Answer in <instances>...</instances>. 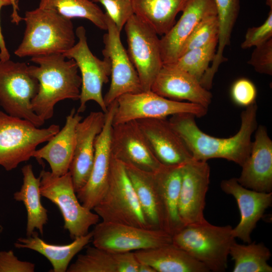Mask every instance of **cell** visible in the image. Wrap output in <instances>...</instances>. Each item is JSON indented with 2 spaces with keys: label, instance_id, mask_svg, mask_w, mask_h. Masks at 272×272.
Listing matches in <instances>:
<instances>
[{
  "label": "cell",
  "instance_id": "obj_44",
  "mask_svg": "<svg viewBox=\"0 0 272 272\" xmlns=\"http://www.w3.org/2000/svg\"><path fill=\"white\" fill-rule=\"evenodd\" d=\"M3 231V227L1 224H0V237H1V235Z\"/></svg>",
  "mask_w": 272,
  "mask_h": 272
},
{
  "label": "cell",
  "instance_id": "obj_7",
  "mask_svg": "<svg viewBox=\"0 0 272 272\" xmlns=\"http://www.w3.org/2000/svg\"><path fill=\"white\" fill-rule=\"evenodd\" d=\"M39 89L38 80L23 62L0 60V105L5 112L40 127L45 121L32 108V101Z\"/></svg>",
  "mask_w": 272,
  "mask_h": 272
},
{
  "label": "cell",
  "instance_id": "obj_31",
  "mask_svg": "<svg viewBox=\"0 0 272 272\" xmlns=\"http://www.w3.org/2000/svg\"><path fill=\"white\" fill-rule=\"evenodd\" d=\"M229 255L234 261L233 272H271L267 262L270 250L262 243L250 242L246 245L235 241L231 246Z\"/></svg>",
  "mask_w": 272,
  "mask_h": 272
},
{
  "label": "cell",
  "instance_id": "obj_35",
  "mask_svg": "<svg viewBox=\"0 0 272 272\" xmlns=\"http://www.w3.org/2000/svg\"><path fill=\"white\" fill-rule=\"evenodd\" d=\"M99 3L121 32L128 20L134 14L131 0H91Z\"/></svg>",
  "mask_w": 272,
  "mask_h": 272
},
{
  "label": "cell",
  "instance_id": "obj_20",
  "mask_svg": "<svg viewBox=\"0 0 272 272\" xmlns=\"http://www.w3.org/2000/svg\"><path fill=\"white\" fill-rule=\"evenodd\" d=\"M182 12L178 21L160 39L163 64L174 63L178 59L184 42L201 20L217 15L214 0H188Z\"/></svg>",
  "mask_w": 272,
  "mask_h": 272
},
{
  "label": "cell",
  "instance_id": "obj_2",
  "mask_svg": "<svg viewBox=\"0 0 272 272\" xmlns=\"http://www.w3.org/2000/svg\"><path fill=\"white\" fill-rule=\"evenodd\" d=\"M31 60L38 65H29V72L39 83L32 108L45 121L52 117L58 102L79 100L82 79L75 61L66 58L62 53L34 56Z\"/></svg>",
  "mask_w": 272,
  "mask_h": 272
},
{
  "label": "cell",
  "instance_id": "obj_18",
  "mask_svg": "<svg viewBox=\"0 0 272 272\" xmlns=\"http://www.w3.org/2000/svg\"><path fill=\"white\" fill-rule=\"evenodd\" d=\"M136 121L153 153L162 164L180 165L192 159L186 145L167 118Z\"/></svg>",
  "mask_w": 272,
  "mask_h": 272
},
{
  "label": "cell",
  "instance_id": "obj_36",
  "mask_svg": "<svg viewBox=\"0 0 272 272\" xmlns=\"http://www.w3.org/2000/svg\"><path fill=\"white\" fill-rule=\"evenodd\" d=\"M217 11L219 27L222 32L232 30L238 18L240 0H214Z\"/></svg>",
  "mask_w": 272,
  "mask_h": 272
},
{
  "label": "cell",
  "instance_id": "obj_42",
  "mask_svg": "<svg viewBox=\"0 0 272 272\" xmlns=\"http://www.w3.org/2000/svg\"><path fill=\"white\" fill-rule=\"evenodd\" d=\"M138 272H156V270L148 264L140 262L138 267Z\"/></svg>",
  "mask_w": 272,
  "mask_h": 272
},
{
  "label": "cell",
  "instance_id": "obj_39",
  "mask_svg": "<svg viewBox=\"0 0 272 272\" xmlns=\"http://www.w3.org/2000/svg\"><path fill=\"white\" fill-rule=\"evenodd\" d=\"M272 38V9L264 23L259 26L249 28L241 44L242 49L256 47Z\"/></svg>",
  "mask_w": 272,
  "mask_h": 272
},
{
  "label": "cell",
  "instance_id": "obj_38",
  "mask_svg": "<svg viewBox=\"0 0 272 272\" xmlns=\"http://www.w3.org/2000/svg\"><path fill=\"white\" fill-rule=\"evenodd\" d=\"M231 97L237 105L248 107L254 103L257 95L254 84L246 78L237 80L232 85Z\"/></svg>",
  "mask_w": 272,
  "mask_h": 272
},
{
  "label": "cell",
  "instance_id": "obj_5",
  "mask_svg": "<svg viewBox=\"0 0 272 272\" xmlns=\"http://www.w3.org/2000/svg\"><path fill=\"white\" fill-rule=\"evenodd\" d=\"M93 210L103 222L150 228L124 165L113 157L107 188Z\"/></svg>",
  "mask_w": 272,
  "mask_h": 272
},
{
  "label": "cell",
  "instance_id": "obj_15",
  "mask_svg": "<svg viewBox=\"0 0 272 272\" xmlns=\"http://www.w3.org/2000/svg\"><path fill=\"white\" fill-rule=\"evenodd\" d=\"M210 167L207 161L191 159L183 164L178 215L184 226L206 221L203 215Z\"/></svg>",
  "mask_w": 272,
  "mask_h": 272
},
{
  "label": "cell",
  "instance_id": "obj_21",
  "mask_svg": "<svg viewBox=\"0 0 272 272\" xmlns=\"http://www.w3.org/2000/svg\"><path fill=\"white\" fill-rule=\"evenodd\" d=\"M250 153L241 166L238 182L245 188L258 192L272 191V141L266 127L257 126Z\"/></svg>",
  "mask_w": 272,
  "mask_h": 272
},
{
  "label": "cell",
  "instance_id": "obj_8",
  "mask_svg": "<svg viewBox=\"0 0 272 272\" xmlns=\"http://www.w3.org/2000/svg\"><path fill=\"white\" fill-rule=\"evenodd\" d=\"M39 176L41 196L59 209L64 221L63 228L72 239L87 234L90 227L98 223L99 216L79 201L69 171L57 176L42 170Z\"/></svg>",
  "mask_w": 272,
  "mask_h": 272
},
{
  "label": "cell",
  "instance_id": "obj_6",
  "mask_svg": "<svg viewBox=\"0 0 272 272\" xmlns=\"http://www.w3.org/2000/svg\"><path fill=\"white\" fill-rule=\"evenodd\" d=\"M59 130L57 124L41 128L0 110V166L8 171L16 169L32 157L38 145L48 142Z\"/></svg>",
  "mask_w": 272,
  "mask_h": 272
},
{
  "label": "cell",
  "instance_id": "obj_16",
  "mask_svg": "<svg viewBox=\"0 0 272 272\" xmlns=\"http://www.w3.org/2000/svg\"><path fill=\"white\" fill-rule=\"evenodd\" d=\"M111 149L114 158L144 171L154 173L163 165L153 153L136 120L113 124Z\"/></svg>",
  "mask_w": 272,
  "mask_h": 272
},
{
  "label": "cell",
  "instance_id": "obj_13",
  "mask_svg": "<svg viewBox=\"0 0 272 272\" xmlns=\"http://www.w3.org/2000/svg\"><path fill=\"white\" fill-rule=\"evenodd\" d=\"M106 14L107 32L103 36L104 57L109 59L111 66V83L104 96L108 106L120 96L143 91L137 72L127 52L122 45L120 32L108 15Z\"/></svg>",
  "mask_w": 272,
  "mask_h": 272
},
{
  "label": "cell",
  "instance_id": "obj_32",
  "mask_svg": "<svg viewBox=\"0 0 272 272\" xmlns=\"http://www.w3.org/2000/svg\"><path fill=\"white\" fill-rule=\"evenodd\" d=\"M38 7L54 11L71 20L86 19L98 28L107 30L105 13L91 0H40Z\"/></svg>",
  "mask_w": 272,
  "mask_h": 272
},
{
  "label": "cell",
  "instance_id": "obj_9",
  "mask_svg": "<svg viewBox=\"0 0 272 272\" xmlns=\"http://www.w3.org/2000/svg\"><path fill=\"white\" fill-rule=\"evenodd\" d=\"M116 100L113 124L141 119L167 118L184 113L200 117L208 111V108L199 104L169 99L151 90L125 94Z\"/></svg>",
  "mask_w": 272,
  "mask_h": 272
},
{
  "label": "cell",
  "instance_id": "obj_22",
  "mask_svg": "<svg viewBox=\"0 0 272 272\" xmlns=\"http://www.w3.org/2000/svg\"><path fill=\"white\" fill-rule=\"evenodd\" d=\"M151 91L169 99L187 100L207 108L212 98L211 93L203 87L196 78L170 64L163 65Z\"/></svg>",
  "mask_w": 272,
  "mask_h": 272
},
{
  "label": "cell",
  "instance_id": "obj_43",
  "mask_svg": "<svg viewBox=\"0 0 272 272\" xmlns=\"http://www.w3.org/2000/svg\"><path fill=\"white\" fill-rule=\"evenodd\" d=\"M266 5L272 9V0H265Z\"/></svg>",
  "mask_w": 272,
  "mask_h": 272
},
{
  "label": "cell",
  "instance_id": "obj_30",
  "mask_svg": "<svg viewBox=\"0 0 272 272\" xmlns=\"http://www.w3.org/2000/svg\"><path fill=\"white\" fill-rule=\"evenodd\" d=\"M124 166L147 224L151 229H161L159 202L153 173L128 165Z\"/></svg>",
  "mask_w": 272,
  "mask_h": 272
},
{
  "label": "cell",
  "instance_id": "obj_28",
  "mask_svg": "<svg viewBox=\"0 0 272 272\" xmlns=\"http://www.w3.org/2000/svg\"><path fill=\"white\" fill-rule=\"evenodd\" d=\"M21 171L23 183L20 190L13 194V198L22 202L26 208V236H31L36 229L42 236L44 226L48 222V212L41 202L40 177H35L31 164L24 166Z\"/></svg>",
  "mask_w": 272,
  "mask_h": 272
},
{
  "label": "cell",
  "instance_id": "obj_40",
  "mask_svg": "<svg viewBox=\"0 0 272 272\" xmlns=\"http://www.w3.org/2000/svg\"><path fill=\"white\" fill-rule=\"evenodd\" d=\"M35 264L22 261L12 250L0 251V272H34Z\"/></svg>",
  "mask_w": 272,
  "mask_h": 272
},
{
  "label": "cell",
  "instance_id": "obj_24",
  "mask_svg": "<svg viewBox=\"0 0 272 272\" xmlns=\"http://www.w3.org/2000/svg\"><path fill=\"white\" fill-rule=\"evenodd\" d=\"M82 119L80 113L73 108L66 117L62 128L46 145L36 149L32 154V157L39 162L46 161L54 175L60 176L69 171L75 150L76 126Z\"/></svg>",
  "mask_w": 272,
  "mask_h": 272
},
{
  "label": "cell",
  "instance_id": "obj_27",
  "mask_svg": "<svg viewBox=\"0 0 272 272\" xmlns=\"http://www.w3.org/2000/svg\"><path fill=\"white\" fill-rule=\"evenodd\" d=\"M92 236V231L69 244L56 245L45 242L35 231L31 236L18 238L14 246L19 249L33 250L44 256L52 266L49 271L65 272L73 257L90 242Z\"/></svg>",
  "mask_w": 272,
  "mask_h": 272
},
{
  "label": "cell",
  "instance_id": "obj_1",
  "mask_svg": "<svg viewBox=\"0 0 272 272\" xmlns=\"http://www.w3.org/2000/svg\"><path fill=\"white\" fill-rule=\"evenodd\" d=\"M257 110L255 102L246 107L241 112L239 130L228 138H217L205 133L198 127L195 116L191 114H175L168 120L193 159L207 161L211 159L222 158L241 166L250 153L251 136L257 127Z\"/></svg>",
  "mask_w": 272,
  "mask_h": 272
},
{
  "label": "cell",
  "instance_id": "obj_19",
  "mask_svg": "<svg viewBox=\"0 0 272 272\" xmlns=\"http://www.w3.org/2000/svg\"><path fill=\"white\" fill-rule=\"evenodd\" d=\"M221 189L236 199L240 213V220L232 229L233 237L244 242H251V234L266 210L271 205L272 192H258L244 187L236 178L221 181Z\"/></svg>",
  "mask_w": 272,
  "mask_h": 272
},
{
  "label": "cell",
  "instance_id": "obj_37",
  "mask_svg": "<svg viewBox=\"0 0 272 272\" xmlns=\"http://www.w3.org/2000/svg\"><path fill=\"white\" fill-rule=\"evenodd\" d=\"M247 63L260 74L272 75V38L255 47Z\"/></svg>",
  "mask_w": 272,
  "mask_h": 272
},
{
  "label": "cell",
  "instance_id": "obj_26",
  "mask_svg": "<svg viewBox=\"0 0 272 272\" xmlns=\"http://www.w3.org/2000/svg\"><path fill=\"white\" fill-rule=\"evenodd\" d=\"M133 252L139 262L149 264L156 272L210 271L202 263L172 243Z\"/></svg>",
  "mask_w": 272,
  "mask_h": 272
},
{
  "label": "cell",
  "instance_id": "obj_3",
  "mask_svg": "<svg viewBox=\"0 0 272 272\" xmlns=\"http://www.w3.org/2000/svg\"><path fill=\"white\" fill-rule=\"evenodd\" d=\"M23 39L15 50L20 57L63 53L76 44V33L71 19L54 11L37 8L26 11Z\"/></svg>",
  "mask_w": 272,
  "mask_h": 272
},
{
  "label": "cell",
  "instance_id": "obj_14",
  "mask_svg": "<svg viewBox=\"0 0 272 272\" xmlns=\"http://www.w3.org/2000/svg\"><path fill=\"white\" fill-rule=\"evenodd\" d=\"M116 107V100L107 107L103 127L96 139L90 177L86 184L76 192L82 205L91 210L100 201L108 185L112 159L111 135Z\"/></svg>",
  "mask_w": 272,
  "mask_h": 272
},
{
  "label": "cell",
  "instance_id": "obj_11",
  "mask_svg": "<svg viewBox=\"0 0 272 272\" xmlns=\"http://www.w3.org/2000/svg\"><path fill=\"white\" fill-rule=\"evenodd\" d=\"M127 53L138 74L143 91L151 86L163 64L160 39L155 31L133 14L124 25Z\"/></svg>",
  "mask_w": 272,
  "mask_h": 272
},
{
  "label": "cell",
  "instance_id": "obj_29",
  "mask_svg": "<svg viewBox=\"0 0 272 272\" xmlns=\"http://www.w3.org/2000/svg\"><path fill=\"white\" fill-rule=\"evenodd\" d=\"M188 0H131L134 14L149 25L158 35L166 34L175 23Z\"/></svg>",
  "mask_w": 272,
  "mask_h": 272
},
{
  "label": "cell",
  "instance_id": "obj_23",
  "mask_svg": "<svg viewBox=\"0 0 272 272\" xmlns=\"http://www.w3.org/2000/svg\"><path fill=\"white\" fill-rule=\"evenodd\" d=\"M183 164L162 165L153 173L159 198L161 229L171 236L184 226L178 210Z\"/></svg>",
  "mask_w": 272,
  "mask_h": 272
},
{
  "label": "cell",
  "instance_id": "obj_4",
  "mask_svg": "<svg viewBox=\"0 0 272 272\" xmlns=\"http://www.w3.org/2000/svg\"><path fill=\"white\" fill-rule=\"evenodd\" d=\"M230 225L216 226L207 221L184 226L172 236V243L202 263L209 270L224 272L231 245L235 241Z\"/></svg>",
  "mask_w": 272,
  "mask_h": 272
},
{
  "label": "cell",
  "instance_id": "obj_25",
  "mask_svg": "<svg viewBox=\"0 0 272 272\" xmlns=\"http://www.w3.org/2000/svg\"><path fill=\"white\" fill-rule=\"evenodd\" d=\"M139 262L134 252H117L95 246L79 254L67 272H138Z\"/></svg>",
  "mask_w": 272,
  "mask_h": 272
},
{
  "label": "cell",
  "instance_id": "obj_12",
  "mask_svg": "<svg viewBox=\"0 0 272 272\" xmlns=\"http://www.w3.org/2000/svg\"><path fill=\"white\" fill-rule=\"evenodd\" d=\"M92 232L94 246L117 252L154 248L172 243V236L161 229L119 223L102 221L95 225Z\"/></svg>",
  "mask_w": 272,
  "mask_h": 272
},
{
  "label": "cell",
  "instance_id": "obj_17",
  "mask_svg": "<svg viewBox=\"0 0 272 272\" xmlns=\"http://www.w3.org/2000/svg\"><path fill=\"white\" fill-rule=\"evenodd\" d=\"M105 120V113L92 111L77 124L76 144L70 166L74 187L77 192L87 183L93 167L95 144Z\"/></svg>",
  "mask_w": 272,
  "mask_h": 272
},
{
  "label": "cell",
  "instance_id": "obj_34",
  "mask_svg": "<svg viewBox=\"0 0 272 272\" xmlns=\"http://www.w3.org/2000/svg\"><path fill=\"white\" fill-rule=\"evenodd\" d=\"M218 34L217 15L205 18L195 27L184 42L180 56L190 50L203 46L218 39Z\"/></svg>",
  "mask_w": 272,
  "mask_h": 272
},
{
  "label": "cell",
  "instance_id": "obj_33",
  "mask_svg": "<svg viewBox=\"0 0 272 272\" xmlns=\"http://www.w3.org/2000/svg\"><path fill=\"white\" fill-rule=\"evenodd\" d=\"M217 44L218 39H216L206 45L190 50L170 64L187 72L200 82L214 57Z\"/></svg>",
  "mask_w": 272,
  "mask_h": 272
},
{
  "label": "cell",
  "instance_id": "obj_41",
  "mask_svg": "<svg viewBox=\"0 0 272 272\" xmlns=\"http://www.w3.org/2000/svg\"><path fill=\"white\" fill-rule=\"evenodd\" d=\"M8 6H12L13 7L12 22L16 24H18L21 20H23V18L21 17L18 13L19 10L18 0H0V13L2 9L4 7ZM10 59V54L7 48L4 37L2 33L0 21V60L5 61Z\"/></svg>",
  "mask_w": 272,
  "mask_h": 272
},
{
  "label": "cell",
  "instance_id": "obj_10",
  "mask_svg": "<svg viewBox=\"0 0 272 272\" xmlns=\"http://www.w3.org/2000/svg\"><path fill=\"white\" fill-rule=\"evenodd\" d=\"M75 33L78 42L62 54L66 58L75 61L81 75L80 104L77 111L79 113L84 112L86 103L93 101L106 113L107 107L104 101L102 87L108 82L111 75L110 61L105 57L100 59L93 54L89 47L86 31L83 26L78 27Z\"/></svg>",
  "mask_w": 272,
  "mask_h": 272
}]
</instances>
